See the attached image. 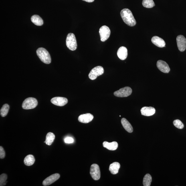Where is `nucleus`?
<instances>
[{
	"instance_id": "obj_30",
	"label": "nucleus",
	"mask_w": 186,
	"mask_h": 186,
	"mask_svg": "<svg viewBox=\"0 0 186 186\" xmlns=\"http://www.w3.org/2000/svg\"><path fill=\"white\" fill-rule=\"evenodd\" d=\"M82 1L92 3L94 2V0H82Z\"/></svg>"
},
{
	"instance_id": "obj_18",
	"label": "nucleus",
	"mask_w": 186,
	"mask_h": 186,
	"mask_svg": "<svg viewBox=\"0 0 186 186\" xmlns=\"http://www.w3.org/2000/svg\"><path fill=\"white\" fill-rule=\"evenodd\" d=\"M121 124L123 126L126 131L129 133H132L133 131V128L129 122L124 118H123L121 120Z\"/></svg>"
},
{
	"instance_id": "obj_11",
	"label": "nucleus",
	"mask_w": 186,
	"mask_h": 186,
	"mask_svg": "<svg viewBox=\"0 0 186 186\" xmlns=\"http://www.w3.org/2000/svg\"><path fill=\"white\" fill-rule=\"evenodd\" d=\"M60 177V175L58 173H55L51 175L45 179L43 182V186H48L51 185L56 181Z\"/></svg>"
},
{
	"instance_id": "obj_4",
	"label": "nucleus",
	"mask_w": 186,
	"mask_h": 186,
	"mask_svg": "<svg viewBox=\"0 0 186 186\" xmlns=\"http://www.w3.org/2000/svg\"><path fill=\"white\" fill-rule=\"evenodd\" d=\"M37 105L38 102L36 99L33 98H28L26 99L23 102L22 106L23 109L29 110L35 108Z\"/></svg>"
},
{
	"instance_id": "obj_12",
	"label": "nucleus",
	"mask_w": 186,
	"mask_h": 186,
	"mask_svg": "<svg viewBox=\"0 0 186 186\" xmlns=\"http://www.w3.org/2000/svg\"><path fill=\"white\" fill-rule=\"evenodd\" d=\"M157 66L158 69L163 73H168L170 70L169 65L165 61L158 60L157 62Z\"/></svg>"
},
{
	"instance_id": "obj_21",
	"label": "nucleus",
	"mask_w": 186,
	"mask_h": 186,
	"mask_svg": "<svg viewBox=\"0 0 186 186\" xmlns=\"http://www.w3.org/2000/svg\"><path fill=\"white\" fill-rule=\"evenodd\" d=\"M35 159L34 156L32 155H28L26 157L24 160V163L25 165L27 166L32 165L34 163Z\"/></svg>"
},
{
	"instance_id": "obj_8",
	"label": "nucleus",
	"mask_w": 186,
	"mask_h": 186,
	"mask_svg": "<svg viewBox=\"0 0 186 186\" xmlns=\"http://www.w3.org/2000/svg\"><path fill=\"white\" fill-rule=\"evenodd\" d=\"M100 37L101 40L104 42L109 38L111 31L110 29L106 26H103L100 28L99 31Z\"/></svg>"
},
{
	"instance_id": "obj_19",
	"label": "nucleus",
	"mask_w": 186,
	"mask_h": 186,
	"mask_svg": "<svg viewBox=\"0 0 186 186\" xmlns=\"http://www.w3.org/2000/svg\"><path fill=\"white\" fill-rule=\"evenodd\" d=\"M120 167V165L119 163L118 162H114L111 164L109 170L113 175H116L118 173Z\"/></svg>"
},
{
	"instance_id": "obj_6",
	"label": "nucleus",
	"mask_w": 186,
	"mask_h": 186,
	"mask_svg": "<svg viewBox=\"0 0 186 186\" xmlns=\"http://www.w3.org/2000/svg\"><path fill=\"white\" fill-rule=\"evenodd\" d=\"M132 93V90L129 87H126L120 89L114 93V94L116 97H126L130 95Z\"/></svg>"
},
{
	"instance_id": "obj_9",
	"label": "nucleus",
	"mask_w": 186,
	"mask_h": 186,
	"mask_svg": "<svg viewBox=\"0 0 186 186\" xmlns=\"http://www.w3.org/2000/svg\"><path fill=\"white\" fill-rule=\"evenodd\" d=\"M177 42L179 50L183 52L186 49V39L183 35H180L177 37Z\"/></svg>"
},
{
	"instance_id": "obj_22",
	"label": "nucleus",
	"mask_w": 186,
	"mask_h": 186,
	"mask_svg": "<svg viewBox=\"0 0 186 186\" xmlns=\"http://www.w3.org/2000/svg\"><path fill=\"white\" fill-rule=\"evenodd\" d=\"M55 134L52 132H49L47 134L46 139H45V143L47 145L50 146L53 143L55 139Z\"/></svg>"
},
{
	"instance_id": "obj_26",
	"label": "nucleus",
	"mask_w": 186,
	"mask_h": 186,
	"mask_svg": "<svg viewBox=\"0 0 186 186\" xmlns=\"http://www.w3.org/2000/svg\"><path fill=\"white\" fill-rule=\"evenodd\" d=\"M7 176L6 174L4 173L0 176V186H5L6 184Z\"/></svg>"
},
{
	"instance_id": "obj_14",
	"label": "nucleus",
	"mask_w": 186,
	"mask_h": 186,
	"mask_svg": "<svg viewBox=\"0 0 186 186\" xmlns=\"http://www.w3.org/2000/svg\"><path fill=\"white\" fill-rule=\"evenodd\" d=\"M141 112L142 115L150 116L155 114V108L152 107L144 106L141 109Z\"/></svg>"
},
{
	"instance_id": "obj_24",
	"label": "nucleus",
	"mask_w": 186,
	"mask_h": 186,
	"mask_svg": "<svg viewBox=\"0 0 186 186\" xmlns=\"http://www.w3.org/2000/svg\"><path fill=\"white\" fill-rule=\"evenodd\" d=\"M9 109V106L7 104L4 105L1 109V115L2 117H5L8 113Z\"/></svg>"
},
{
	"instance_id": "obj_1",
	"label": "nucleus",
	"mask_w": 186,
	"mask_h": 186,
	"mask_svg": "<svg viewBox=\"0 0 186 186\" xmlns=\"http://www.w3.org/2000/svg\"><path fill=\"white\" fill-rule=\"evenodd\" d=\"M121 16L124 21L126 25L130 27L135 26L136 21L132 12L129 9H122L120 12Z\"/></svg>"
},
{
	"instance_id": "obj_28",
	"label": "nucleus",
	"mask_w": 186,
	"mask_h": 186,
	"mask_svg": "<svg viewBox=\"0 0 186 186\" xmlns=\"http://www.w3.org/2000/svg\"><path fill=\"white\" fill-rule=\"evenodd\" d=\"M74 138L71 137H67L64 139V142L66 143H74Z\"/></svg>"
},
{
	"instance_id": "obj_3",
	"label": "nucleus",
	"mask_w": 186,
	"mask_h": 186,
	"mask_svg": "<svg viewBox=\"0 0 186 186\" xmlns=\"http://www.w3.org/2000/svg\"><path fill=\"white\" fill-rule=\"evenodd\" d=\"M66 44L67 47L70 50L72 51L76 50L77 47V42L76 37L74 33H70L67 35Z\"/></svg>"
},
{
	"instance_id": "obj_5",
	"label": "nucleus",
	"mask_w": 186,
	"mask_h": 186,
	"mask_svg": "<svg viewBox=\"0 0 186 186\" xmlns=\"http://www.w3.org/2000/svg\"><path fill=\"white\" fill-rule=\"evenodd\" d=\"M104 72V69L101 66H98L93 68L89 75V78L92 80H96L99 76L102 75Z\"/></svg>"
},
{
	"instance_id": "obj_15",
	"label": "nucleus",
	"mask_w": 186,
	"mask_h": 186,
	"mask_svg": "<svg viewBox=\"0 0 186 186\" xmlns=\"http://www.w3.org/2000/svg\"><path fill=\"white\" fill-rule=\"evenodd\" d=\"M151 41L153 44L160 48L165 47V41L161 38L157 36H154L152 38Z\"/></svg>"
},
{
	"instance_id": "obj_20",
	"label": "nucleus",
	"mask_w": 186,
	"mask_h": 186,
	"mask_svg": "<svg viewBox=\"0 0 186 186\" xmlns=\"http://www.w3.org/2000/svg\"><path fill=\"white\" fill-rule=\"evenodd\" d=\"M31 21L33 23L37 26H41L43 25V20L38 15L33 16L31 17Z\"/></svg>"
},
{
	"instance_id": "obj_29",
	"label": "nucleus",
	"mask_w": 186,
	"mask_h": 186,
	"mask_svg": "<svg viewBox=\"0 0 186 186\" xmlns=\"http://www.w3.org/2000/svg\"><path fill=\"white\" fill-rule=\"evenodd\" d=\"M5 153L4 150L1 146H0V158L3 159L5 158Z\"/></svg>"
},
{
	"instance_id": "obj_13",
	"label": "nucleus",
	"mask_w": 186,
	"mask_h": 186,
	"mask_svg": "<svg viewBox=\"0 0 186 186\" xmlns=\"http://www.w3.org/2000/svg\"><path fill=\"white\" fill-rule=\"evenodd\" d=\"M94 117L93 115L88 113L80 115L78 119L79 121L82 123L87 124L92 121Z\"/></svg>"
},
{
	"instance_id": "obj_10",
	"label": "nucleus",
	"mask_w": 186,
	"mask_h": 186,
	"mask_svg": "<svg viewBox=\"0 0 186 186\" xmlns=\"http://www.w3.org/2000/svg\"><path fill=\"white\" fill-rule=\"evenodd\" d=\"M51 102L57 106H64L67 104L68 99L66 98L62 97H55L51 99Z\"/></svg>"
},
{
	"instance_id": "obj_23",
	"label": "nucleus",
	"mask_w": 186,
	"mask_h": 186,
	"mask_svg": "<svg viewBox=\"0 0 186 186\" xmlns=\"http://www.w3.org/2000/svg\"><path fill=\"white\" fill-rule=\"evenodd\" d=\"M152 181V178L149 174H147L144 176L143 179V183L144 186L151 185Z\"/></svg>"
},
{
	"instance_id": "obj_2",
	"label": "nucleus",
	"mask_w": 186,
	"mask_h": 186,
	"mask_svg": "<svg viewBox=\"0 0 186 186\" xmlns=\"http://www.w3.org/2000/svg\"><path fill=\"white\" fill-rule=\"evenodd\" d=\"M36 53L37 56L43 62L47 64H50L51 57L46 49L43 48H39L37 50Z\"/></svg>"
},
{
	"instance_id": "obj_7",
	"label": "nucleus",
	"mask_w": 186,
	"mask_h": 186,
	"mask_svg": "<svg viewBox=\"0 0 186 186\" xmlns=\"http://www.w3.org/2000/svg\"><path fill=\"white\" fill-rule=\"evenodd\" d=\"M90 174L94 180H98L100 179L101 173L99 167L97 164H93L91 166Z\"/></svg>"
},
{
	"instance_id": "obj_16",
	"label": "nucleus",
	"mask_w": 186,
	"mask_h": 186,
	"mask_svg": "<svg viewBox=\"0 0 186 186\" xmlns=\"http://www.w3.org/2000/svg\"><path fill=\"white\" fill-rule=\"evenodd\" d=\"M118 56L121 60H124L128 56V50L126 47L122 46L117 51Z\"/></svg>"
},
{
	"instance_id": "obj_17",
	"label": "nucleus",
	"mask_w": 186,
	"mask_h": 186,
	"mask_svg": "<svg viewBox=\"0 0 186 186\" xmlns=\"http://www.w3.org/2000/svg\"><path fill=\"white\" fill-rule=\"evenodd\" d=\"M104 147L109 150L114 151L117 149L118 144L117 142L114 141L112 142H108L104 141L103 143Z\"/></svg>"
},
{
	"instance_id": "obj_27",
	"label": "nucleus",
	"mask_w": 186,
	"mask_h": 186,
	"mask_svg": "<svg viewBox=\"0 0 186 186\" xmlns=\"http://www.w3.org/2000/svg\"><path fill=\"white\" fill-rule=\"evenodd\" d=\"M173 124L175 126L176 128H179V129H182L184 127L183 124L180 120H174Z\"/></svg>"
},
{
	"instance_id": "obj_25",
	"label": "nucleus",
	"mask_w": 186,
	"mask_h": 186,
	"mask_svg": "<svg viewBox=\"0 0 186 186\" xmlns=\"http://www.w3.org/2000/svg\"><path fill=\"white\" fill-rule=\"evenodd\" d=\"M142 5L146 8H151L155 6L153 0H143Z\"/></svg>"
}]
</instances>
